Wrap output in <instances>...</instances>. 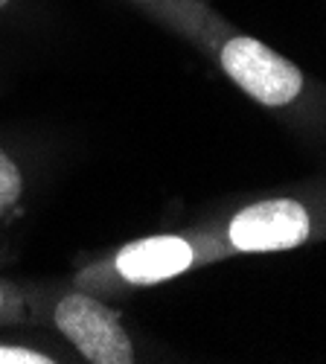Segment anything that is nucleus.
I'll use <instances>...</instances> for the list:
<instances>
[{"label": "nucleus", "mask_w": 326, "mask_h": 364, "mask_svg": "<svg viewBox=\"0 0 326 364\" xmlns=\"http://www.w3.org/2000/svg\"><path fill=\"white\" fill-rule=\"evenodd\" d=\"M53 323L91 364H131L134 344L114 309L91 294L67 291L55 300Z\"/></svg>", "instance_id": "obj_1"}, {"label": "nucleus", "mask_w": 326, "mask_h": 364, "mask_svg": "<svg viewBox=\"0 0 326 364\" xmlns=\"http://www.w3.org/2000/svg\"><path fill=\"white\" fill-rule=\"evenodd\" d=\"M224 73L262 105H286L303 90V73L256 38H230L222 50Z\"/></svg>", "instance_id": "obj_2"}, {"label": "nucleus", "mask_w": 326, "mask_h": 364, "mask_svg": "<svg viewBox=\"0 0 326 364\" xmlns=\"http://www.w3.org/2000/svg\"><path fill=\"white\" fill-rule=\"evenodd\" d=\"M312 222L306 207L294 198H271L245 207L230 219L227 236L230 245L239 251H288L306 242Z\"/></svg>", "instance_id": "obj_3"}, {"label": "nucleus", "mask_w": 326, "mask_h": 364, "mask_svg": "<svg viewBox=\"0 0 326 364\" xmlns=\"http://www.w3.org/2000/svg\"><path fill=\"white\" fill-rule=\"evenodd\" d=\"M195 265L192 242L175 233L134 239L114 254V274L129 286H155L172 280Z\"/></svg>", "instance_id": "obj_4"}, {"label": "nucleus", "mask_w": 326, "mask_h": 364, "mask_svg": "<svg viewBox=\"0 0 326 364\" xmlns=\"http://www.w3.org/2000/svg\"><path fill=\"white\" fill-rule=\"evenodd\" d=\"M21 196H23V175L18 164L9 158V151L0 146V219L18 204Z\"/></svg>", "instance_id": "obj_5"}, {"label": "nucleus", "mask_w": 326, "mask_h": 364, "mask_svg": "<svg viewBox=\"0 0 326 364\" xmlns=\"http://www.w3.org/2000/svg\"><path fill=\"white\" fill-rule=\"evenodd\" d=\"M55 358L21 344H0V364H53Z\"/></svg>", "instance_id": "obj_6"}, {"label": "nucleus", "mask_w": 326, "mask_h": 364, "mask_svg": "<svg viewBox=\"0 0 326 364\" xmlns=\"http://www.w3.org/2000/svg\"><path fill=\"white\" fill-rule=\"evenodd\" d=\"M18 315V306H15V291L0 283V321H12Z\"/></svg>", "instance_id": "obj_7"}, {"label": "nucleus", "mask_w": 326, "mask_h": 364, "mask_svg": "<svg viewBox=\"0 0 326 364\" xmlns=\"http://www.w3.org/2000/svg\"><path fill=\"white\" fill-rule=\"evenodd\" d=\"M4 6H9V0H0V9H4Z\"/></svg>", "instance_id": "obj_8"}]
</instances>
